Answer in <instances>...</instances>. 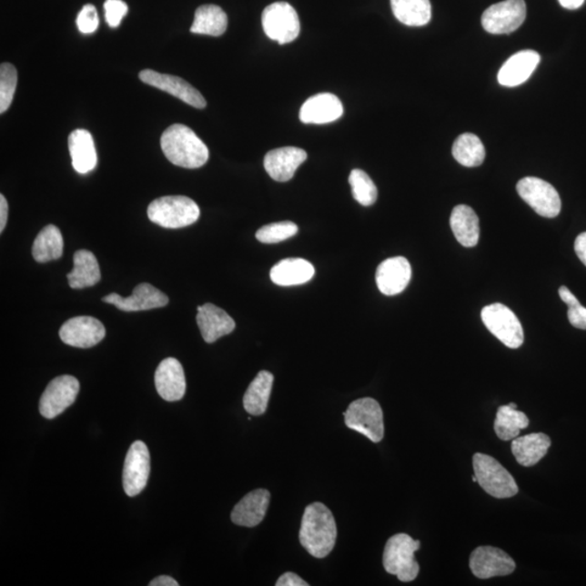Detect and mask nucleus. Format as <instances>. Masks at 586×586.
Instances as JSON below:
<instances>
[{
	"instance_id": "6ab92c4d",
	"label": "nucleus",
	"mask_w": 586,
	"mask_h": 586,
	"mask_svg": "<svg viewBox=\"0 0 586 586\" xmlns=\"http://www.w3.org/2000/svg\"><path fill=\"white\" fill-rule=\"evenodd\" d=\"M155 383L159 396L167 402L182 399L186 393V379L182 364L177 359H163L157 366Z\"/></svg>"
},
{
	"instance_id": "9d476101",
	"label": "nucleus",
	"mask_w": 586,
	"mask_h": 586,
	"mask_svg": "<svg viewBox=\"0 0 586 586\" xmlns=\"http://www.w3.org/2000/svg\"><path fill=\"white\" fill-rule=\"evenodd\" d=\"M527 16L525 0H505L492 5L482 15L483 29L491 34H510L520 29Z\"/></svg>"
},
{
	"instance_id": "6e6552de",
	"label": "nucleus",
	"mask_w": 586,
	"mask_h": 586,
	"mask_svg": "<svg viewBox=\"0 0 586 586\" xmlns=\"http://www.w3.org/2000/svg\"><path fill=\"white\" fill-rule=\"evenodd\" d=\"M262 25L265 34L279 45L295 41L301 31L296 9L284 2L274 3L264 9Z\"/></svg>"
},
{
	"instance_id": "cd10ccee",
	"label": "nucleus",
	"mask_w": 586,
	"mask_h": 586,
	"mask_svg": "<svg viewBox=\"0 0 586 586\" xmlns=\"http://www.w3.org/2000/svg\"><path fill=\"white\" fill-rule=\"evenodd\" d=\"M450 224L456 240L461 246L472 248L478 245L479 235H480L479 218L470 207L465 205L455 207Z\"/></svg>"
},
{
	"instance_id": "2eb2a0df",
	"label": "nucleus",
	"mask_w": 586,
	"mask_h": 586,
	"mask_svg": "<svg viewBox=\"0 0 586 586\" xmlns=\"http://www.w3.org/2000/svg\"><path fill=\"white\" fill-rule=\"evenodd\" d=\"M59 336L62 342L67 346L88 349L104 340L106 328L97 318L77 317L62 325Z\"/></svg>"
},
{
	"instance_id": "c03bdc74",
	"label": "nucleus",
	"mask_w": 586,
	"mask_h": 586,
	"mask_svg": "<svg viewBox=\"0 0 586 586\" xmlns=\"http://www.w3.org/2000/svg\"><path fill=\"white\" fill-rule=\"evenodd\" d=\"M178 582L176 579L168 576H160L152 580L149 583V586H178Z\"/></svg>"
},
{
	"instance_id": "bb28decb",
	"label": "nucleus",
	"mask_w": 586,
	"mask_h": 586,
	"mask_svg": "<svg viewBox=\"0 0 586 586\" xmlns=\"http://www.w3.org/2000/svg\"><path fill=\"white\" fill-rule=\"evenodd\" d=\"M72 272L66 275L72 289H84L97 285L101 279L99 263L93 252L78 250L73 257Z\"/></svg>"
},
{
	"instance_id": "393cba45",
	"label": "nucleus",
	"mask_w": 586,
	"mask_h": 586,
	"mask_svg": "<svg viewBox=\"0 0 586 586\" xmlns=\"http://www.w3.org/2000/svg\"><path fill=\"white\" fill-rule=\"evenodd\" d=\"M315 269L304 258H285L270 269V279L278 286H298L314 278Z\"/></svg>"
},
{
	"instance_id": "ea45409f",
	"label": "nucleus",
	"mask_w": 586,
	"mask_h": 586,
	"mask_svg": "<svg viewBox=\"0 0 586 586\" xmlns=\"http://www.w3.org/2000/svg\"><path fill=\"white\" fill-rule=\"evenodd\" d=\"M106 21L112 29L120 26L121 22L127 15V5L123 0H106Z\"/></svg>"
},
{
	"instance_id": "4be33fe9",
	"label": "nucleus",
	"mask_w": 586,
	"mask_h": 586,
	"mask_svg": "<svg viewBox=\"0 0 586 586\" xmlns=\"http://www.w3.org/2000/svg\"><path fill=\"white\" fill-rule=\"evenodd\" d=\"M197 309V323L207 343L216 342L219 338L232 334L235 330V320L224 309L212 303H206Z\"/></svg>"
},
{
	"instance_id": "dca6fc26",
	"label": "nucleus",
	"mask_w": 586,
	"mask_h": 586,
	"mask_svg": "<svg viewBox=\"0 0 586 586\" xmlns=\"http://www.w3.org/2000/svg\"><path fill=\"white\" fill-rule=\"evenodd\" d=\"M103 301L114 304L115 307L124 312H139L166 307L168 303V298L165 293L157 289L156 287L143 283L135 287L132 295L129 297L123 298L114 292L104 297Z\"/></svg>"
},
{
	"instance_id": "c85d7f7f",
	"label": "nucleus",
	"mask_w": 586,
	"mask_h": 586,
	"mask_svg": "<svg viewBox=\"0 0 586 586\" xmlns=\"http://www.w3.org/2000/svg\"><path fill=\"white\" fill-rule=\"evenodd\" d=\"M274 376L269 371L262 370L247 389L244 397V408L252 416H261L267 411L270 392H272Z\"/></svg>"
},
{
	"instance_id": "37998d69",
	"label": "nucleus",
	"mask_w": 586,
	"mask_h": 586,
	"mask_svg": "<svg viewBox=\"0 0 586 586\" xmlns=\"http://www.w3.org/2000/svg\"><path fill=\"white\" fill-rule=\"evenodd\" d=\"M8 219V202L5 200V196H0V232H4L5 224Z\"/></svg>"
},
{
	"instance_id": "5701e85b",
	"label": "nucleus",
	"mask_w": 586,
	"mask_h": 586,
	"mask_svg": "<svg viewBox=\"0 0 586 586\" xmlns=\"http://www.w3.org/2000/svg\"><path fill=\"white\" fill-rule=\"evenodd\" d=\"M540 55L534 50H522L505 62L499 72L500 86L516 87L529 80L540 64Z\"/></svg>"
},
{
	"instance_id": "f8f14e48",
	"label": "nucleus",
	"mask_w": 586,
	"mask_h": 586,
	"mask_svg": "<svg viewBox=\"0 0 586 586\" xmlns=\"http://www.w3.org/2000/svg\"><path fill=\"white\" fill-rule=\"evenodd\" d=\"M150 475V454L143 441H135L129 448L123 470L124 492L128 497L142 493Z\"/></svg>"
},
{
	"instance_id": "c756f323",
	"label": "nucleus",
	"mask_w": 586,
	"mask_h": 586,
	"mask_svg": "<svg viewBox=\"0 0 586 586\" xmlns=\"http://www.w3.org/2000/svg\"><path fill=\"white\" fill-rule=\"evenodd\" d=\"M64 246L60 229L55 225H47L34 240L32 255L38 263L58 260L64 255Z\"/></svg>"
},
{
	"instance_id": "72a5a7b5",
	"label": "nucleus",
	"mask_w": 586,
	"mask_h": 586,
	"mask_svg": "<svg viewBox=\"0 0 586 586\" xmlns=\"http://www.w3.org/2000/svg\"><path fill=\"white\" fill-rule=\"evenodd\" d=\"M453 157L460 165L467 167L481 166L486 159V149L476 135L466 133L455 140Z\"/></svg>"
},
{
	"instance_id": "f3484780",
	"label": "nucleus",
	"mask_w": 586,
	"mask_h": 586,
	"mask_svg": "<svg viewBox=\"0 0 586 586\" xmlns=\"http://www.w3.org/2000/svg\"><path fill=\"white\" fill-rule=\"evenodd\" d=\"M308 159V154L297 146H284L270 150L264 157V167L276 182H288L298 167Z\"/></svg>"
},
{
	"instance_id": "7ed1b4c3",
	"label": "nucleus",
	"mask_w": 586,
	"mask_h": 586,
	"mask_svg": "<svg viewBox=\"0 0 586 586\" xmlns=\"http://www.w3.org/2000/svg\"><path fill=\"white\" fill-rule=\"evenodd\" d=\"M419 548V541L411 539L409 534L393 535L388 540L383 551L386 571L397 576L399 581H414L419 573V565L415 560V553Z\"/></svg>"
},
{
	"instance_id": "f03ea898",
	"label": "nucleus",
	"mask_w": 586,
	"mask_h": 586,
	"mask_svg": "<svg viewBox=\"0 0 586 586\" xmlns=\"http://www.w3.org/2000/svg\"><path fill=\"white\" fill-rule=\"evenodd\" d=\"M161 148L167 159L185 168H199L208 160V149L193 129L174 124L161 137Z\"/></svg>"
},
{
	"instance_id": "0eeeda50",
	"label": "nucleus",
	"mask_w": 586,
	"mask_h": 586,
	"mask_svg": "<svg viewBox=\"0 0 586 586\" xmlns=\"http://www.w3.org/2000/svg\"><path fill=\"white\" fill-rule=\"evenodd\" d=\"M484 325L507 348L518 349L525 340L522 326L516 314L501 303L484 307L481 312Z\"/></svg>"
},
{
	"instance_id": "a211bd4d",
	"label": "nucleus",
	"mask_w": 586,
	"mask_h": 586,
	"mask_svg": "<svg viewBox=\"0 0 586 586\" xmlns=\"http://www.w3.org/2000/svg\"><path fill=\"white\" fill-rule=\"evenodd\" d=\"M410 278V264L403 257L387 258L376 272L377 286L385 296H397L407 289Z\"/></svg>"
},
{
	"instance_id": "ddd939ff",
	"label": "nucleus",
	"mask_w": 586,
	"mask_h": 586,
	"mask_svg": "<svg viewBox=\"0 0 586 586\" xmlns=\"http://www.w3.org/2000/svg\"><path fill=\"white\" fill-rule=\"evenodd\" d=\"M470 566L479 579L509 576L516 569V563L509 554L492 546H480L473 551Z\"/></svg>"
},
{
	"instance_id": "f704fd0d",
	"label": "nucleus",
	"mask_w": 586,
	"mask_h": 586,
	"mask_svg": "<svg viewBox=\"0 0 586 586\" xmlns=\"http://www.w3.org/2000/svg\"><path fill=\"white\" fill-rule=\"evenodd\" d=\"M353 198L364 207L373 206L379 198V190L371 178L362 170H353L349 177Z\"/></svg>"
},
{
	"instance_id": "a19ab883",
	"label": "nucleus",
	"mask_w": 586,
	"mask_h": 586,
	"mask_svg": "<svg viewBox=\"0 0 586 586\" xmlns=\"http://www.w3.org/2000/svg\"><path fill=\"white\" fill-rule=\"evenodd\" d=\"M276 586H308V583L293 572H286L281 576Z\"/></svg>"
},
{
	"instance_id": "39448f33",
	"label": "nucleus",
	"mask_w": 586,
	"mask_h": 586,
	"mask_svg": "<svg viewBox=\"0 0 586 586\" xmlns=\"http://www.w3.org/2000/svg\"><path fill=\"white\" fill-rule=\"evenodd\" d=\"M472 463L477 482L491 497L510 499L520 491L514 477L492 456L476 453Z\"/></svg>"
},
{
	"instance_id": "9b49d317",
	"label": "nucleus",
	"mask_w": 586,
	"mask_h": 586,
	"mask_svg": "<svg viewBox=\"0 0 586 586\" xmlns=\"http://www.w3.org/2000/svg\"><path fill=\"white\" fill-rule=\"evenodd\" d=\"M80 382L70 375L59 376L49 382L39 401V413L45 419H54L76 402Z\"/></svg>"
},
{
	"instance_id": "c9c22d12",
	"label": "nucleus",
	"mask_w": 586,
	"mask_h": 586,
	"mask_svg": "<svg viewBox=\"0 0 586 586\" xmlns=\"http://www.w3.org/2000/svg\"><path fill=\"white\" fill-rule=\"evenodd\" d=\"M18 83V72L10 64L0 66V114L9 109L13 104L14 96Z\"/></svg>"
},
{
	"instance_id": "49530a36",
	"label": "nucleus",
	"mask_w": 586,
	"mask_h": 586,
	"mask_svg": "<svg viewBox=\"0 0 586 586\" xmlns=\"http://www.w3.org/2000/svg\"><path fill=\"white\" fill-rule=\"evenodd\" d=\"M472 481H473V482H477V477H476V476H473V477H472Z\"/></svg>"
},
{
	"instance_id": "473e14b6",
	"label": "nucleus",
	"mask_w": 586,
	"mask_h": 586,
	"mask_svg": "<svg viewBox=\"0 0 586 586\" xmlns=\"http://www.w3.org/2000/svg\"><path fill=\"white\" fill-rule=\"evenodd\" d=\"M530 420L525 413L517 410L515 403H510L500 407L497 413V419L494 422V430L497 436L503 441H510L520 437V431L526 429Z\"/></svg>"
},
{
	"instance_id": "7c9ffc66",
	"label": "nucleus",
	"mask_w": 586,
	"mask_h": 586,
	"mask_svg": "<svg viewBox=\"0 0 586 586\" xmlns=\"http://www.w3.org/2000/svg\"><path fill=\"white\" fill-rule=\"evenodd\" d=\"M228 19L218 5H205L196 10L195 20L190 32L202 35L221 36L227 31Z\"/></svg>"
},
{
	"instance_id": "1a4fd4ad",
	"label": "nucleus",
	"mask_w": 586,
	"mask_h": 586,
	"mask_svg": "<svg viewBox=\"0 0 586 586\" xmlns=\"http://www.w3.org/2000/svg\"><path fill=\"white\" fill-rule=\"evenodd\" d=\"M518 194L539 216L554 218L561 213L560 194L550 183L538 177H525L517 184Z\"/></svg>"
},
{
	"instance_id": "79ce46f5",
	"label": "nucleus",
	"mask_w": 586,
	"mask_h": 586,
	"mask_svg": "<svg viewBox=\"0 0 586 586\" xmlns=\"http://www.w3.org/2000/svg\"><path fill=\"white\" fill-rule=\"evenodd\" d=\"M574 250H576L580 261L586 267V232L577 237L574 241Z\"/></svg>"
},
{
	"instance_id": "4c0bfd02",
	"label": "nucleus",
	"mask_w": 586,
	"mask_h": 586,
	"mask_svg": "<svg viewBox=\"0 0 586 586\" xmlns=\"http://www.w3.org/2000/svg\"><path fill=\"white\" fill-rule=\"evenodd\" d=\"M560 297L567 304L569 322L578 329L586 330V308L579 302L576 296L567 288L561 286L560 288Z\"/></svg>"
},
{
	"instance_id": "412c9836",
	"label": "nucleus",
	"mask_w": 586,
	"mask_h": 586,
	"mask_svg": "<svg viewBox=\"0 0 586 586\" xmlns=\"http://www.w3.org/2000/svg\"><path fill=\"white\" fill-rule=\"evenodd\" d=\"M270 493L268 490L258 489L248 493L232 511V521L237 526L253 528L260 525L268 509Z\"/></svg>"
},
{
	"instance_id": "aec40b11",
	"label": "nucleus",
	"mask_w": 586,
	"mask_h": 586,
	"mask_svg": "<svg viewBox=\"0 0 586 586\" xmlns=\"http://www.w3.org/2000/svg\"><path fill=\"white\" fill-rule=\"evenodd\" d=\"M343 106L334 94L323 93L313 96L303 104L300 120L304 124H327L339 120Z\"/></svg>"
},
{
	"instance_id": "4468645a",
	"label": "nucleus",
	"mask_w": 586,
	"mask_h": 586,
	"mask_svg": "<svg viewBox=\"0 0 586 586\" xmlns=\"http://www.w3.org/2000/svg\"><path fill=\"white\" fill-rule=\"evenodd\" d=\"M140 81L174 96V97L184 101V103L194 106L197 109H204L207 106V101L194 86L183 78L162 75V73L154 70H144L139 73Z\"/></svg>"
},
{
	"instance_id": "423d86ee",
	"label": "nucleus",
	"mask_w": 586,
	"mask_h": 586,
	"mask_svg": "<svg viewBox=\"0 0 586 586\" xmlns=\"http://www.w3.org/2000/svg\"><path fill=\"white\" fill-rule=\"evenodd\" d=\"M348 428L379 443L385 435L380 404L371 398L359 399L349 405L345 414Z\"/></svg>"
},
{
	"instance_id": "a18cd8bd",
	"label": "nucleus",
	"mask_w": 586,
	"mask_h": 586,
	"mask_svg": "<svg viewBox=\"0 0 586 586\" xmlns=\"http://www.w3.org/2000/svg\"><path fill=\"white\" fill-rule=\"evenodd\" d=\"M563 8L568 10H576L584 3V0H558Z\"/></svg>"
},
{
	"instance_id": "e433bc0d",
	"label": "nucleus",
	"mask_w": 586,
	"mask_h": 586,
	"mask_svg": "<svg viewBox=\"0 0 586 586\" xmlns=\"http://www.w3.org/2000/svg\"><path fill=\"white\" fill-rule=\"evenodd\" d=\"M298 230L297 225L289 221L272 223L258 229L256 237L262 244H278L296 236Z\"/></svg>"
},
{
	"instance_id": "58836bf2",
	"label": "nucleus",
	"mask_w": 586,
	"mask_h": 586,
	"mask_svg": "<svg viewBox=\"0 0 586 586\" xmlns=\"http://www.w3.org/2000/svg\"><path fill=\"white\" fill-rule=\"evenodd\" d=\"M76 25L83 34H92L97 31L99 19L95 5L90 4L84 5L81 13L77 15Z\"/></svg>"
},
{
	"instance_id": "a878e982",
	"label": "nucleus",
	"mask_w": 586,
	"mask_h": 586,
	"mask_svg": "<svg viewBox=\"0 0 586 586\" xmlns=\"http://www.w3.org/2000/svg\"><path fill=\"white\" fill-rule=\"evenodd\" d=\"M551 444V439L545 433H531L512 440L511 452L521 466L532 467L548 454Z\"/></svg>"
},
{
	"instance_id": "2f4dec72",
	"label": "nucleus",
	"mask_w": 586,
	"mask_h": 586,
	"mask_svg": "<svg viewBox=\"0 0 586 586\" xmlns=\"http://www.w3.org/2000/svg\"><path fill=\"white\" fill-rule=\"evenodd\" d=\"M394 16L408 26H424L431 20L430 0H391Z\"/></svg>"
},
{
	"instance_id": "20e7f679",
	"label": "nucleus",
	"mask_w": 586,
	"mask_h": 586,
	"mask_svg": "<svg viewBox=\"0 0 586 586\" xmlns=\"http://www.w3.org/2000/svg\"><path fill=\"white\" fill-rule=\"evenodd\" d=\"M199 217L198 205L185 196L161 197L148 207L150 221L165 228L190 227L198 221Z\"/></svg>"
},
{
	"instance_id": "f257e3e1",
	"label": "nucleus",
	"mask_w": 586,
	"mask_h": 586,
	"mask_svg": "<svg viewBox=\"0 0 586 586\" xmlns=\"http://www.w3.org/2000/svg\"><path fill=\"white\" fill-rule=\"evenodd\" d=\"M337 525L331 510L323 503L309 504L302 517L298 540L308 553L315 558H325L334 550Z\"/></svg>"
},
{
	"instance_id": "b1692460",
	"label": "nucleus",
	"mask_w": 586,
	"mask_h": 586,
	"mask_svg": "<svg viewBox=\"0 0 586 586\" xmlns=\"http://www.w3.org/2000/svg\"><path fill=\"white\" fill-rule=\"evenodd\" d=\"M72 166L80 174L92 172L97 166L98 157L92 136L86 129H76L69 136Z\"/></svg>"
}]
</instances>
